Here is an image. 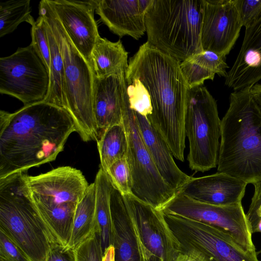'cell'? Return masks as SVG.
<instances>
[{
    "mask_svg": "<svg viewBox=\"0 0 261 261\" xmlns=\"http://www.w3.org/2000/svg\"><path fill=\"white\" fill-rule=\"evenodd\" d=\"M125 81L129 108L147 117L174 157L184 162L189 88L180 63L146 42L129 59Z\"/></svg>",
    "mask_w": 261,
    "mask_h": 261,
    "instance_id": "6da1fadb",
    "label": "cell"
},
{
    "mask_svg": "<svg viewBox=\"0 0 261 261\" xmlns=\"http://www.w3.org/2000/svg\"><path fill=\"white\" fill-rule=\"evenodd\" d=\"M74 132L69 113L45 101L1 110L0 179L55 161Z\"/></svg>",
    "mask_w": 261,
    "mask_h": 261,
    "instance_id": "7a4b0ae2",
    "label": "cell"
},
{
    "mask_svg": "<svg viewBox=\"0 0 261 261\" xmlns=\"http://www.w3.org/2000/svg\"><path fill=\"white\" fill-rule=\"evenodd\" d=\"M251 89L230 94L221 122L217 172L253 185L261 180V112Z\"/></svg>",
    "mask_w": 261,
    "mask_h": 261,
    "instance_id": "3957f363",
    "label": "cell"
},
{
    "mask_svg": "<svg viewBox=\"0 0 261 261\" xmlns=\"http://www.w3.org/2000/svg\"><path fill=\"white\" fill-rule=\"evenodd\" d=\"M202 0H152L145 16L147 42L179 63L203 50Z\"/></svg>",
    "mask_w": 261,
    "mask_h": 261,
    "instance_id": "277c9868",
    "label": "cell"
},
{
    "mask_svg": "<svg viewBox=\"0 0 261 261\" xmlns=\"http://www.w3.org/2000/svg\"><path fill=\"white\" fill-rule=\"evenodd\" d=\"M39 14L50 27L62 55L66 110L73 119L76 132L82 139L97 141L98 130L93 111L94 75L90 64L71 42L48 0L40 2Z\"/></svg>",
    "mask_w": 261,
    "mask_h": 261,
    "instance_id": "5b68a950",
    "label": "cell"
},
{
    "mask_svg": "<svg viewBox=\"0 0 261 261\" xmlns=\"http://www.w3.org/2000/svg\"><path fill=\"white\" fill-rule=\"evenodd\" d=\"M25 174L0 179V228L31 261H45L53 242L31 198Z\"/></svg>",
    "mask_w": 261,
    "mask_h": 261,
    "instance_id": "8992f818",
    "label": "cell"
},
{
    "mask_svg": "<svg viewBox=\"0 0 261 261\" xmlns=\"http://www.w3.org/2000/svg\"><path fill=\"white\" fill-rule=\"evenodd\" d=\"M221 122L216 101L207 88H189L185 131L189 145L187 160L192 170L204 172L217 166Z\"/></svg>",
    "mask_w": 261,
    "mask_h": 261,
    "instance_id": "52a82bcc",
    "label": "cell"
},
{
    "mask_svg": "<svg viewBox=\"0 0 261 261\" xmlns=\"http://www.w3.org/2000/svg\"><path fill=\"white\" fill-rule=\"evenodd\" d=\"M123 123L128 139L126 159L132 179V194L139 200L161 210L176 192L163 179L147 150L127 96Z\"/></svg>",
    "mask_w": 261,
    "mask_h": 261,
    "instance_id": "ba28073f",
    "label": "cell"
},
{
    "mask_svg": "<svg viewBox=\"0 0 261 261\" xmlns=\"http://www.w3.org/2000/svg\"><path fill=\"white\" fill-rule=\"evenodd\" d=\"M131 219L141 261H174L179 242L161 210L132 194L123 195Z\"/></svg>",
    "mask_w": 261,
    "mask_h": 261,
    "instance_id": "9c48e42d",
    "label": "cell"
},
{
    "mask_svg": "<svg viewBox=\"0 0 261 261\" xmlns=\"http://www.w3.org/2000/svg\"><path fill=\"white\" fill-rule=\"evenodd\" d=\"M50 87L47 69L30 44L0 59V93L24 106L44 101Z\"/></svg>",
    "mask_w": 261,
    "mask_h": 261,
    "instance_id": "30bf717a",
    "label": "cell"
},
{
    "mask_svg": "<svg viewBox=\"0 0 261 261\" xmlns=\"http://www.w3.org/2000/svg\"><path fill=\"white\" fill-rule=\"evenodd\" d=\"M164 215L180 243L181 252L195 250L205 261H259L256 251L244 250L217 228L177 215Z\"/></svg>",
    "mask_w": 261,
    "mask_h": 261,
    "instance_id": "8fae6325",
    "label": "cell"
},
{
    "mask_svg": "<svg viewBox=\"0 0 261 261\" xmlns=\"http://www.w3.org/2000/svg\"><path fill=\"white\" fill-rule=\"evenodd\" d=\"M161 211L217 228L229 234L244 250L255 251L242 203L228 206L212 205L196 201L178 192Z\"/></svg>",
    "mask_w": 261,
    "mask_h": 261,
    "instance_id": "7c38bea8",
    "label": "cell"
},
{
    "mask_svg": "<svg viewBox=\"0 0 261 261\" xmlns=\"http://www.w3.org/2000/svg\"><path fill=\"white\" fill-rule=\"evenodd\" d=\"M25 179L36 207L77 205L89 185L80 170L70 166L36 176L26 174Z\"/></svg>",
    "mask_w": 261,
    "mask_h": 261,
    "instance_id": "4fadbf2b",
    "label": "cell"
},
{
    "mask_svg": "<svg viewBox=\"0 0 261 261\" xmlns=\"http://www.w3.org/2000/svg\"><path fill=\"white\" fill-rule=\"evenodd\" d=\"M235 0H202L201 42L203 50L224 57L243 27Z\"/></svg>",
    "mask_w": 261,
    "mask_h": 261,
    "instance_id": "5bb4252c",
    "label": "cell"
},
{
    "mask_svg": "<svg viewBox=\"0 0 261 261\" xmlns=\"http://www.w3.org/2000/svg\"><path fill=\"white\" fill-rule=\"evenodd\" d=\"M56 17L80 54L89 63L100 36L94 19L96 0H48Z\"/></svg>",
    "mask_w": 261,
    "mask_h": 261,
    "instance_id": "9a60e30c",
    "label": "cell"
},
{
    "mask_svg": "<svg viewBox=\"0 0 261 261\" xmlns=\"http://www.w3.org/2000/svg\"><path fill=\"white\" fill-rule=\"evenodd\" d=\"M126 99L125 72L94 76L93 111L98 140L109 127L123 123Z\"/></svg>",
    "mask_w": 261,
    "mask_h": 261,
    "instance_id": "2e32d148",
    "label": "cell"
},
{
    "mask_svg": "<svg viewBox=\"0 0 261 261\" xmlns=\"http://www.w3.org/2000/svg\"><path fill=\"white\" fill-rule=\"evenodd\" d=\"M247 185L238 178L217 172L191 177L178 192L199 202L228 206L242 203Z\"/></svg>",
    "mask_w": 261,
    "mask_h": 261,
    "instance_id": "e0dca14e",
    "label": "cell"
},
{
    "mask_svg": "<svg viewBox=\"0 0 261 261\" xmlns=\"http://www.w3.org/2000/svg\"><path fill=\"white\" fill-rule=\"evenodd\" d=\"M152 0H96L95 12L120 37L138 40L146 32L145 16Z\"/></svg>",
    "mask_w": 261,
    "mask_h": 261,
    "instance_id": "ac0fdd59",
    "label": "cell"
},
{
    "mask_svg": "<svg viewBox=\"0 0 261 261\" xmlns=\"http://www.w3.org/2000/svg\"><path fill=\"white\" fill-rule=\"evenodd\" d=\"M261 80V17L245 28L243 42L225 85L237 91L252 87Z\"/></svg>",
    "mask_w": 261,
    "mask_h": 261,
    "instance_id": "d6986e66",
    "label": "cell"
},
{
    "mask_svg": "<svg viewBox=\"0 0 261 261\" xmlns=\"http://www.w3.org/2000/svg\"><path fill=\"white\" fill-rule=\"evenodd\" d=\"M135 112L144 144L160 175L173 190L178 192L191 176L177 166L169 146L148 118Z\"/></svg>",
    "mask_w": 261,
    "mask_h": 261,
    "instance_id": "ffe728a7",
    "label": "cell"
},
{
    "mask_svg": "<svg viewBox=\"0 0 261 261\" xmlns=\"http://www.w3.org/2000/svg\"><path fill=\"white\" fill-rule=\"evenodd\" d=\"M110 205L115 261H141L131 219L124 198L114 186Z\"/></svg>",
    "mask_w": 261,
    "mask_h": 261,
    "instance_id": "44dd1931",
    "label": "cell"
},
{
    "mask_svg": "<svg viewBox=\"0 0 261 261\" xmlns=\"http://www.w3.org/2000/svg\"><path fill=\"white\" fill-rule=\"evenodd\" d=\"M180 68L190 89L202 86L205 80H213L216 74L225 77L228 66L225 57L203 50L181 62Z\"/></svg>",
    "mask_w": 261,
    "mask_h": 261,
    "instance_id": "7402d4cb",
    "label": "cell"
},
{
    "mask_svg": "<svg viewBox=\"0 0 261 261\" xmlns=\"http://www.w3.org/2000/svg\"><path fill=\"white\" fill-rule=\"evenodd\" d=\"M127 58L128 53L120 40L113 42L99 36L91 51L90 64L94 75L102 77L125 72Z\"/></svg>",
    "mask_w": 261,
    "mask_h": 261,
    "instance_id": "603a6c76",
    "label": "cell"
},
{
    "mask_svg": "<svg viewBox=\"0 0 261 261\" xmlns=\"http://www.w3.org/2000/svg\"><path fill=\"white\" fill-rule=\"evenodd\" d=\"M95 185V217L103 252L113 245V226L110 198L113 185L107 173L100 167L94 181Z\"/></svg>",
    "mask_w": 261,
    "mask_h": 261,
    "instance_id": "cb8c5ba5",
    "label": "cell"
},
{
    "mask_svg": "<svg viewBox=\"0 0 261 261\" xmlns=\"http://www.w3.org/2000/svg\"><path fill=\"white\" fill-rule=\"evenodd\" d=\"M95 198V185L93 182L89 185L85 195L76 207L67 247L74 249L97 231Z\"/></svg>",
    "mask_w": 261,
    "mask_h": 261,
    "instance_id": "d4e9b609",
    "label": "cell"
},
{
    "mask_svg": "<svg viewBox=\"0 0 261 261\" xmlns=\"http://www.w3.org/2000/svg\"><path fill=\"white\" fill-rule=\"evenodd\" d=\"M44 21L50 55V87L48 95L44 101L66 110L63 59L53 31L45 19Z\"/></svg>",
    "mask_w": 261,
    "mask_h": 261,
    "instance_id": "484cf974",
    "label": "cell"
},
{
    "mask_svg": "<svg viewBox=\"0 0 261 261\" xmlns=\"http://www.w3.org/2000/svg\"><path fill=\"white\" fill-rule=\"evenodd\" d=\"M96 142L100 167L105 172L114 162L126 158L128 143L123 123L108 128Z\"/></svg>",
    "mask_w": 261,
    "mask_h": 261,
    "instance_id": "4316f807",
    "label": "cell"
},
{
    "mask_svg": "<svg viewBox=\"0 0 261 261\" xmlns=\"http://www.w3.org/2000/svg\"><path fill=\"white\" fill-rule=\"evenodd\" d=\"M30 0H10L0 3V37L12 33L22 22L33 25Z\"/></svg>",
    "mask_w": 261,
    "mask_h": 261,
    "instance_id": "83f0119b",
    "label": "cell"
},
{
    "mask_svg": "<svg viewBox=\"0 0 261 261\" xmlns=\"http://www.w3.org/2000/svg\"><path fill=\"white\" fill-rule=\"evenodd\" d=\"M31 35L32 38L31 44L49 73L50 63V49L45 25V21L41 15L39 14L38 18L35 23L32 25Z\"/></svg>",
    "mask_w": 261,
    "mask_h": 261,
    "instance_id": "f1b7e54d",
    "label": "cell"
},
{
    "mask_svg": "<svg viewBox=\"0 0 261 261\" xmlns=\"http://www.w3.org/2000/svg\"><path fill=\"white\" fill-rule=\"evenodd\" d=\"M106 172L113 186L122 195L132 194V175L126 158L114 162Z\"/></svg>",
    "mask_w": 261,
    "mask_h": 261,
    "instance_id": "f546056e",
    "label": "cell"
},
{
    "mask_svg": "<svg viewBox=\"0 0 261 261\" xmlns=\"http://www.w3.org/2000/svg\"><path fill=\"white\" fill-rule=\"evenodd\" d=\"M75 261H102L103 251L97 231L74 249Z\"/></svg>",
    "mask_w": 261,
    "mask_h": 261,
    "instance_id": "4dcf8cb0",
    "label": "cell"
},
{
    "mask_svg": "<svg viewBox=\"0 0 261 261\" xmlns=\"http://www.w3.org/2000/svg\"><path fill=\"white\" fill-rule=\"evenodd\" d=\"M0 261H31L1 228Z\"/></svg>",
    "mask_w": 261,
    "mask_h": 261,
    "instance_id": "1f68e13d",
    "label": "cell"
},
{
    "mask_svg": "<svg viewBox=\"0 0 261 261\" xmlns=\"http://www.w3.org/2000/svg\"><path fill=\"white\" fill-rule=\"evenodd\" d=\"M243 26L249 27L261 17V0H235Z\"/></svg>",
    "mask_w": 261,
    "mask_h": 261,
    "instance_id": "d6a6232c",
    "label": "cell"
},
{
    "mask_svg": "<svg viewBox=\"0 0 261 261\" xmlns=\"http://www.w3.org/2000/svg\"><path fill=\"white\" fill-rule=\"evenodd\" d=\"M254 191L249 209L246 214L251 233L261 219V180L253 184Z\"/></svg>",
    "mask_w": 261,
    "mask_h": 261,
    "instance_id": "836d02e7",
    "label": "cell"
},
{
    "mask_svg": "<svg viewBox=\"0 0 261 261\" xmlns=\"http://www.w3.org/2000/svg\"><path fill=\"white\" fill-rule=\"evenodd\" d=\"M45 261H75L74 249L56 243H51Z\"/></svg>",
    "mask_w": 261,
    "mask_h": 261,
    "instance_id": "e575fe53",
    "label": "cell"
},
{
    "mask_svg": "<svg viewBox=\"0 0 261 261\" xmlns=\"http://www.w3.org/2000/svg\"><path fill=\"white\" fill-rule=\"evenodd\" d=\"M174 261H205L202 255L195 250L181 252Z\"/></svg>",
    "mask_w": 261,
    "mask_h": 261,
    "instance_id": "d590c367",
    "label": "cell"
},
{
    "mask_svg": "<svg viewBox=\"0 0 261 261\" xmlns=\"http://www.w3.org/2000/svg\"><path fill=\"white\" fill-rule=\"evenodd\" d=\"M251 91L261 112V84H254L251 87Z\"/></svg>",
    "mask_w": 261,
    "mask_h": 261,
    "instance_id": "8d00e7d4",
    "label": "cell"
},
{
    "mask_svg": "<svg viewBox=\"0 0 261 261\" xmlns=\"http://www.w3.org/2000/svg\"><path fill=\"white\" fill-rule=\"evenodd\" d=\"M102 261H115V249L113 245L110 246L105 250Z\"/></svg>",
    "mask_w": 261,
    "mask_h": 261,
    "instance_id": "74e56055",
    "label": "cell"
}]
</instances>
